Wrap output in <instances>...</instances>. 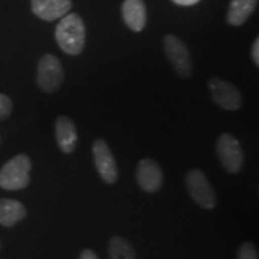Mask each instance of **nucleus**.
<instances>
[{
	"label": "nucleus",
	"instance_id": "obj_1",
	"mask_svg": "<svg viewBox=\"0 0 259 259\" xmlns=\"http://www.w3.org/2000/svg\"><path fill=\"white\" fill-rule=\"evenodd\" d=\"M56 40L60 50L69 56H78L85 45V27L77 14H67L60 18L56 28Z\"/></svg>",
	"mask_w": 259,
	"mask_h": 259
},
{
	"label": "nucleus",
	"instance_id": "obj_2",
	"mask_svg": "<svg viewBox=\"0 0 259 259\" xmlns=\"http://www.w3.org/2000/svg\"><path fill=\"white\" fill-rule=\"evenodd\" d=\"M32 162L25 154H19L6 162L0 169V189L23 190L30 184Z\"/></svg>",
	"mask_w": 259,
	"mask_h": 259
},
{
	"label": "nucleus",
	"instance_id": "obj_3",
	"mask_svg": "<svg viewBox=\"0 0 259 259\" xmlns=\"http://www.w3.org/2000/svg\"><path fill=\"white\" fill-rule=\"evenodd\" d=\"M186 189L193 202L204 209H215L218 205V197L205 173L198 168H193L186 173Z\"/></svg>",
	"mask_w": 259,
	"mask_h": 259
},
{
	"label": "nucleus",
	"instance_id": "obj_4",
	"mask_svg": "<svg viewBox=\"0 0 259 259\" xmlns=\"http://www.w3.org/2000/svg\"><path fill=\"white\" fill-rule=\"evenodd\" d=\"M216 153L223 169L229 174L240 173L245 162V154L240 142L231 134H222L216 141Z\"/></svg>",
	"mask_w": 259,
	"mask_h": 259
},
{
	"label": "nucleus",
	"instance_id": "obj_5",
	"mask_svg": "<svg viewBox=\"0 0 259 259\" xmlns=\"http://www.w3.org/2000/svg\"><path fill=\"white\" fill-rule=\"evenodd\" d=\"M64 67L53 54H45L37 64L36 82L38 88L47 94H53L64 83Z\"/></svg>",
	"mask_w": 259,
	"mask_h": 259
},
{
	"label": "nucleus",
	"instance_id": "obj_6",
	"mask_svg": "<svg viewBox=\"0 0 259 259\" xmlns=\"http://www.w3.org/2000/svg\"><path fill=\"white\" fill-rule=\"evenodd\" d=\"M163 50L173 70L181 78L192 76V59L189 48L179 37L168 34L163 37Z\"/></svg>",
	"mask_w": 259,
	"mask_h": 259
},
{
	"label": "nucleus",
	"instance_id": "obj_7",
	"mask_svg": "<svg viewBox=\"0 0 259 259\" xmlns=\"http://www.w3.org/2000/svg\"><path fill=\"white\" fill-rule=\"evenodd\" d=\"M212 101L226 111H239L244 105L242 95L234 84L219 77H211L208 82Z\"/></svg>",
	"mask_w": 259,
	"mask_h": 259
},
{
	"label": "nucleus",
	"instance_id": "obj_8",
	"mask_svg": "<svg viewBox=\"0 0 259 259\" xmlns=\"http://www.w3.org/2000/svg\"><path fill=\"white\" fill-rule=\"evenodd\" d=\"M93 157L96 170L101 179L108 185H113L118 181V164L113 156L108 144L102 138H97L93 143Z\"/></svg>",
	"mask_w": 259,
	"mask_h": 259
},
{
	"label": "nucleus",
	"instance_id": "obj_9",
	"mask_svg": "<svg viewBox=\"0 0 259 259\" xmlns=\"http://www.w3.org/2000/svg\"><path fill=\"white\" fill-rule=\"evenodd\" d=\"M136 180L144 192L155 193L163 185V173L160 164L153 158H142L136 169Z\"/></svg>",
	"mask_w": 259,
	"mask_h": 259
},
{
	"label": "nucleus",
	"instance_id": "obj_10",
	"mask_svg": "<svg viewBox=\"0 0 259 259\" xmlns=\"http://www.w3.org/2000/svg\"><path fill=\"white\" fill-rule=\"evenodd\" d=\"M71 8V0H31L32 14L47 22L64 17L69 14Z\"/></svg>",
	"mask_w": 259,
	"mask_h": 259
},
{
	"label": "nucleus",
	"instance_id": "obj_11",
	"mask_svg": "<svg viewBox=\"0 0 259 259\" xmlns=\"http://www.w3.org/2000/svg\"><path fill=\"white\" fill-rule=\"evenodd\" d=\"M56 139L59 149L64 154L70 155L76 150L78 134H77L76 125L69 116H58L56 121Z\"/></svg>",
	"mask_w": 259,
	"mask_h": 259
},
{
	"label": "nucleus",
	"instance_id": "obj_12",
	"mask_svg": "<svg viewBox=\"0 0 259 259\" xmlns=\"http://www.w3.org/2000/svg\"><path fill=\"white\" fill-rule=\"evenodd\" d=\"M122 18L132 31L139 32L147 24V8L143 0H125L121 6Z\"/></svg>",
	"mask_w": 259,
	"mask_h": 259
},
{
	"label": "nucleus",
	"instance_id": "obj_13",
	"mask_svg": "<svg viewBox=\"0 0 259 259\" xmlns=\"http://www.w3.org/2000/svg\"><path fill=\"white\" fill-rule=\"evenodd\" d=\"M258 5V0H232L227 11V22L239 27L247 22Z\"/></svg>",
	"mask_w": 259,
	"mask_h": 259
},
{
	"label": "nucleus",
	"instance_id": "obj_14",
	"mask_svg": "<svg viewBox=\"0 0 259 259\" xmlns=\"http://www.w3.org/2000/svg\"><path fill=\"white\" fill-rule=\"evenodd\" d=\"M27 216V209L21 202L15 199H0V225L12 227Z\"/></svg>",
	"mask_w": 259,
	"mask_h": 259
},
{
	"label": "nucleus",
	"instance_id": "obj_15",
	"mask_svg": "<svg viewBox=\"0 0 259 259\" xmlns=\"http://www.w3.org/2000/svg\"><path fill=\"white\" fill-rule=\"evenodd\" d=\"M109 259H137L134 246L122 236H113L108 242Z\"/></svg>",
	"mask_w": 259,
	"mask_h": 259
},
{
	"label": "nucleus",
	"instance_id": "obj_16",
	"mask_svg": "<svg viewBox=\"0 0 259 259\" xmlns=\"http://www.w3.org/2000/svg\"><path fill=\"white\" fill-rule=\"evenodd\" d=\"M238 259H259L255 246L250 241L242 242L238 248Z\"/></svg>",
	"mask_w": 259,
	"mask_h": 259
},
{
	"label": "nucleus",
	"instance_id": "obj_17",
	"mask_svg": "<svg viewBox=\"0 0 259 259\" xmlns=\"http://www.w3.org/2000/svg\"><path fill=\"white\" fill-rule=\"evenodd\" d=\"M12 109H14V103L8 95L0 94V121H4L11 115Z\"/></svg>",
	"mask_w": 259,
	"mask_h": 259
},
{
	"label": "nucleus",
	"instance_id": "obj_18",
	"mask_svg": "<svg viewBox=\"0 0 259 259\" xmlns=\"http://www.w3.org/2000/svg\"><path fill=\"white\" fill-rule=\"evenodd\" d=\"M251 58L255 66H259V38L257 37L252 45L251 48Z\"/></svg>",
	"mask_w": 259,
	"mask_h": 259
},
{
	"label": "nucleus",
	"instance_id": "obj_19",
	"mask_svg": "<svg viewBox=\"0 0 259 259\" xmlns=\"http://www.w3.org/2000/svg\"><path fill=\"white\" fill-rule=\"evenodd\" d=\"M79 259H99L97 254L93 250H89V248H85L80 252Z\"/></svg>",
	"mask_w": 259,
	"mask_h": 259
},
{
	"label": "nucleus",
	"instance_id": "obj_20",
	"mask_svg": "<svg viewBox=\"0 0 259 259\" xmlns=\"http://www.w3.org/2000/svg\"><path fill=\"white\" fill-rule=\"evenodd\" d=\"M171 2L180 6H192L198 4L200 0H171Z\"/></svg>",
	"mask_w": 259,
	"mask_h": 259
}]
</instances>
